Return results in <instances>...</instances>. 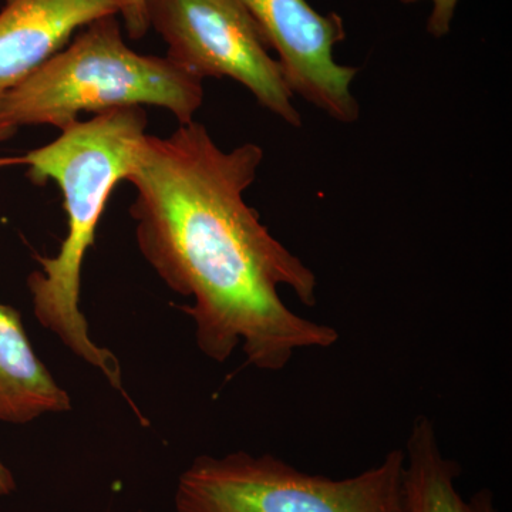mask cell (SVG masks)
<instances>
[{"label":"cell","instance_id":"10","mask_svg":"<svg viewBox=\"0 0 512 512\" xmlns=\"http://www.w3.org/2000/svg\"><path fill=\"white\" fill-rule=\"evenodd\" d=\"M119 18L123 19L128 37L133 40L143 39L147 35L148 22L146 2L144 0H113Z\"/></svg>","mask_w":512,"mask_h":512},{"label":"cell","instance_id":"1","mask_svg":"<svg viewBox=\"0 0 512 512\" xmlns=\"http://www.w3.org/2000/svg\"><path fill=\"white\" fill-rule=\"evenodd\" d=\"M262 161L256 144L224 151L191 121L168 137L147 134L126 181L138 248L171 291L194 301L183 311L198 349L224 363L242 348L249 366L279 372L299 350L332 348L340 336L282 301L286 286L313 308L318 279L244 200Z\"/></svg>","mask_w":512,"mask_h":512},{"label":"cell","instance_id":"9","mask_svg":"<svg viewBox=\"0 0 512 512\" xmlns=\"http://www.w3.org/2000/svg\"><path fill=\"white\" fill-rule=\"evenodd\" d=\"M70 410L69 393L37 357L20 313L0 302V421L25 424Z\"/></svg>","mask_w":512,"mask_h":512},{"label":"cell","instance_id":"13","mask_svg":"<svg viewBox=\"0 0 512 512\" xmlns=\"http://www.w3.org/2000/svg\"><path fill=\"white\" fill-rule=\"evenodd\" d=\"M16 130H18V128L10 126L9 123L0 119V143L15 136Z\"/></svg>","mask_w":512,"mask_h":512},{"label":"cell","instance_id":"11","mask_svg":"<svg viewBox=\"0 0 512 512\" xmlns=\"http://www.w3.org/2000/svg\"><path fill=\"white\" fill-rule=\"evenodd\" d=\"M402 2L410 5L420 0H402ZM431 3H433V10L427 22V32L434 37L446 36L450 33L458 0H431Z\"/></svg>","mask_w":512,"mask_h":512},{"label":"cell","instance_id":"4","mask_svg":"<svg viewBox=\"0 0 512 512\" xmlns=\"http://www.w3.org/2000/svg\"><path fill=\"white\" fill-rule=\"evenodd\" d=\"M403 448L353 477L308 474L272 454L200 456L181 474L177 512H397Z\"/></svg>","mask_w":512,"mask_h":512},{"label":"cell","instance_id":"7","mask_svg":"<svg viewBox=\"0 0 512 512\" xmlns=\"http://www.w3.org/2000/svg\"><path fill=\"white\" fill-rule=\"evenodd\" d=\"M110 15H119L113 0H5L0 96L57 55L84 26Z\"/></svg>","mask_w":512,"mask_h":512},{"label":"cell","instance_id":"5","mask_svg":"<svg viewBox=\"0 0 512 512\" xmlns=\"http://www.w3.org/2000/svg\"><path fill=\"white\" fill-rule=\"evenodd\" d=\"M148 28L167 45V57L197 79L235 80L264 109L302 126L278 60L242 0H144Z\"/></svg>","mask_w":512,"mask_h":512},{"label":"cell","instance_id":"2","mask_svg":"<svg viewBox=\"0 0 512 512\" xmlns=\"http://www.w3.org/2000/svg\"><path fill=\"white\" fill-rule=\"evenodd\" d=\"M146 130L144 107H123L79 120L55 141L25 156L0 160V167L26 165L33 184L52 181L63 194L66 237L55 256L36 255L40 271L28 278L36 319L123 394L119 359L90 338L86 316L80 311V286L84 258L96 241L101 215L111 192L126 181Z\"/></svg>","mask_w":512,"mask_h":512},{"label":"cell","instance_id":"3","mask_svg":"<svg viewBox=\"0 0 512 512\" xmlns=\"http://www.w3.org/2000/svg\"><path fill=\"white\" fill-rule=\"evenodd\" d=\"M202 101V80L167 56L128 47L119 15H110L84 26L63 50L0 96V119L16 128L62 131L82 113L154 106L170 111L181 126L194 121Z\"/></svg>","mask_w":512,"mask_h":512},{"label":"cell","instance_id":"8","mask_svg":"<svg viewBox=\"0 0 512 512\" xmlns=\"http://www.w3.org/2000/svg\"><path fill=\"white\" fill-rule=\"evenodd\" d=\"M404 466L397 512H500L488 488L464 497L457 481L461 467L447 457L427 416L416 417L403 448Z\"/></svg>","mask_w":512,"mask_h":512},{"label":"cell","instance_id":"6","mask_svg":"<svg viewBox=\"0 0 512 512\" xmlns=\"http://www.w3.org/2000/svg\"><path fill=\"white\" fill-rule=\"evenodd\" d=\"M262 30L293 96L302 97L333 120L355 123L360 107L352 93L357 67L333 57L346 39L338 13L322 15L308 0H242Z\"/></svg>","mask_w":512,"mask_h":512},{"label":"cell","instance_id":"12","mask_svg":"<svg viewBox=\"0 0 512 512\" xmlns=\"http://www.w3.org/2000/svg\"><path fill=\"white\" fill-rule=\"evenodd\" d=\"M16 488L15 478L8 467L0 460V495L13 493Z\"/></svg>","mask_w":512,"mask_h":512}]
</instances>
